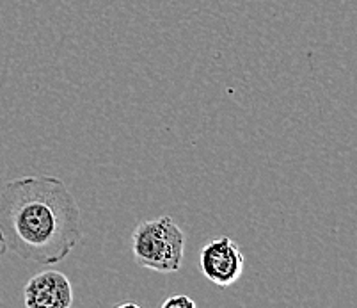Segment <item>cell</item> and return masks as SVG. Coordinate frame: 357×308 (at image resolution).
<instances>
[{"label": "cell", "mask_w": 357, "mask_h": 308, "mask_svg": "<svg viewBox=\"0 0 357 308\" xmlns=\"http://www.w3.org/2000/svg\"><path fill=\"white\" fill-rule=\"evenodd\" d=\"M82 237L79 203L57 177H22L0 189V255L57 264Z\"/></svg>", "instance_id": "obj_1"}, {"label": "cell", "mask_w": 357, "mask_h": 308, "mask_svg": "<svg viewBox=\"0 0 357 308\" xmlns=\"http://www.w3.org/2000/svg\"><path fill=\"white\" fill-rule=\"evenodd\" d=\"M162 308H196V301L185 294H174L162 303Z\"/></svg>", "instance_id": "obj_5"}, {"label": "cell", "mask_w": 357, "mask_h": 308, "mask_svg": "<svg viewBox=\"0 0 357 308\" xmlns=\"http://www.w3.org/2000/svg\"><path fill=\"white\" fill-rule=\"evenodd\" d=\"M243 264H245L243 251L228 235L212 239L201 248V273L219 287H229L236 284L243 273Z\"/></svg>", "instance_id": "obj_3"}, {"label": "cell", "mask_w": 357, "mask_h": 308, "mask_svg": "<svg viewBox=\"0 0 357 308\" xmlns=\"http://www.w3.org/2000/svg\"><path fill=\"white\" fill-rule=\"evenodd\" d=\"M27 308H68L73 303V288L61 271H41L27 281L24 288Z\"/></svg>", "instance_id": "obj_4"}, {"label": "cell", "mask_w": 357, "mask_h": 308, "mask_svg": "<svg viewBox=\"0 0 357 308\" xmlns=\"http://www.w3.org/2000/svg\"><path fill=\"white\" fill-rule=\"evenodd\" d=\"M132 251L141 267L176 273L183 262L185 233L169 216L142 221L132 235Z\"/></svg>", "instance_id": "obj_2"}]
</instances>
